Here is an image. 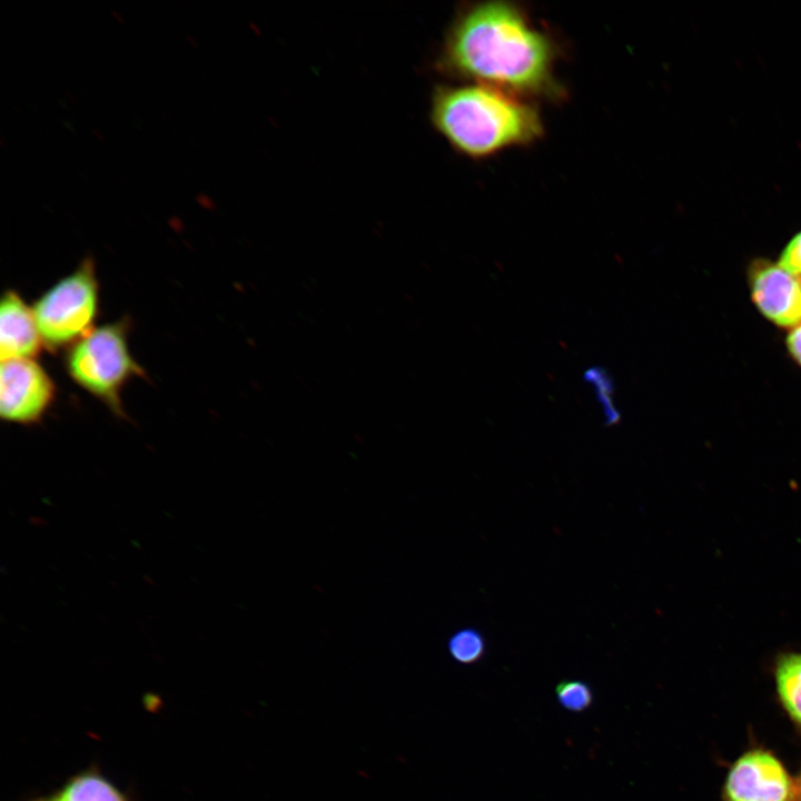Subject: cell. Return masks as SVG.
<instances>
[{
    "instance_id": "obj_1",
    "label": "cell",
    "mask_w": 801,
    "mask_h": 801,
    "mask_svg": "<svg viewBox=\"0 0 801 801\" xmlns=\"http://www.w3.org/2000/svg\"><path fill=\"white\" fill-rule=\"evenodd\" d=\"M555 48L516 6L488 1L459 11L437 67L444 73L515 95L545 93L554 85Z\"/></svg>"
},
{
    "instance_id": "obj_2",
    "label": "cell",
    "mask_w": 801,
    "mask_h": 801,
    "mask_svg": "<svg viewBox=\"0 0 801 801\" xmlns=\"http://www.w3.org/2000/svg\"><path fill=\"white\" fill-rule=\"evenodd\" d=\"M429 117L455 151L476 159L533 142L543 134L540 113L531 103L478 82L436 87Z\"/></svg>"
},
{
    "instance_id": "obj_3",
    "label": "cell",
    "mask_w": 801,
    "mask_h": 801,
    "mask_svg": "<svg viewBox=\"0 0 801 801\" xmlns=\"http://www.w3.org/2000/svg\"><path fill=\"white\" fill-rule=\"evenodd\" d=\"M128 329L127 320L101 325L69 347L66 356L71 379L120 416V393L126 383L144 373L130 354Z\"/></svg>"
},
{
    "instance_id": "obj_4",
    "label": "cell",
    "mask_w": 801,
    "mask_h": 801,
    "mask_svg": "<svg viewBox=\"0 0 801 801\" xmlns=\"http://www.w3.org/2000/svg\"><path fill=\"white\" fill-rule=\"evenodd\" d=\"M99 308V284L95 261L85 258L32 306L43 345L50 349L71 347L93 329Z\"/></svg>"
},
{
    "instance_id": "obj_5",
    "label": "cell",
    "mask_w": 801,
    "mask_h": 801,
    "mask_svg": "<svg viewBox=\"0 0 801 801\" xmlns=\"http://www.w3.org/2000/svg\"><path fill=\"white\" fill-rule=\"evenodd\" d=\"M722 801H798L797 779L770 749L753 746L736 756L724 775Z\"/></svg>"
},
{
    "instance_id": "obj_6",
    "label": "cell",
    "mask_w": 801,
    "mask_h": 801,
    "mask_svg": "<svg viewBox=\"0 0 801 801\" xmlns=\"http://www.w3.org/2000/svg\"><path fill=\"white\" fill-rule=\"evenodd\" d=\"M55 383L33 358L9 359L0 367V416L17 424L40 421L55 399Z\"/></svg>"
},
{
    "instance_id": "obj_7",
    "label": "cell",
    "mask_w": 801,
    "mask_h": 801,
    "mask_svg": "<svg viewBox=\"0 0 801 801\" xmlns=\"http://www.w3.org/2000/svg\"><path fill=\"white\" fill-rule=\"evenodd\" d=\"M751 294L760 312L782 327L801 324V279L779 264L758 261L751 271Z\"/></svg>"
},
{
    "instance_id": "obj_8",
    "label": "cell",
    "mask_w": 801,
    "mask_h": 801,
    "mask_svg": "<svg viewBox=\"0 0 801 801\" xmlns=\"http://www.w3.org/2000/svg\"><path fill=\"white\" fill-rule=\"evenodd\" d=\"M43 346L32 307L14 290H6L0 306V356L9 359L33 358Z\"/></svg>"
},
{
    "instance_id": "obj_9",
    "label": "cell",
    "mask_w": 801,
    "mask_h": 801,
    "mask_svg": "<svg viewBox=\"0 0 801 801\" xmlns=\"http://www.w3.org/2000/svg\"><path fill=\"white\" fill-rule=\"evenodd\" d=\"M30 801H131L97 768L70 777L58 790Z\"/></svg>"
},
{
    "instance_id": "obj_10",
    "label": "cell",
    "mask_w": 801,
    "mask_h": 801,
    "mask_svg": "<svg viewBox=\"0 0 801 801\" xmlns=\"http://www.w3.org/2000/svg\"><path fill=\"white\" fill-rule=\"evenodd\" d=\"M773 679L778 703L801 735V653L779 655L774 662Z\"/></svg>"
},
{
    "instance_id": "obj_11",
    "label": "cell",
    "mask_w": 801,
    "mask_h": 801,
    "mask_svg": "<svg viewBox=\"0 0 801 801\" xmlns=\"http://www.w3.org/2000/svg\"><path fill=\"white\" fill-rule=\"evenodd\" d=\"M447 652L458 664L473 665L486 654L487 642L476 627L466 626L454 631L447 639Z\"/></svg>"
},
{
    "instance_id": "obj_12",
    "label": "cell",
    "mask_w": 801,
    "mask_h": 801,
    "mask_svg": "<svg viewBox=\"0 0 801 801\" xmlns=\"http://www.w3.org/2000/svg\"><path fill=\"white\" fill-rule=\"evenodd\" d=\"M557 702L567 711L583 712L591 708L594 694L589 683L582 680H564L556 684Z\"/></svg>"
},
{
    "instance_id": "obj_13",
    "label": "cell",
    "mask_w": 801,
    "mask_h": 801,
    "mask_svg": "<svg viewBox=\"0 0 801 801\" xmlns=\"http://www.w3.org/2000/svg\"><path fill=\"white\" fill-rule=\"evenodd\" d=\"M778 264L790 274L801 276V231L785 246Z\"/></svg>"
},
{
    "instance_id": "obj_14",
    "label": "cell",
    "mask_w": 801,
    "mask_h": 801,
    "mask_svg": "<svg viewBox=\"0 0 801 801\" xmlns=\"http://www.w3.org/2000/svg\"><path fill=\"white\" fill-rule=\"evenodd\" d=\"M787 345L793 358L801 365V324L789 334Z\"/></svg>"
},
{
    "instance_id": "obj_15",
    "label": "cell",
    "mask_w": 801,
    "mask_h": 801,
    "mask_svg": "<svg viewBox=\"0 0 801 801\" xmlns=\"http://www.w3.org/2000/svg\"><path fill=\"white\" fill-rule=\"evenodd\" d=\"M196 200L201 207L205 208H212V205H215L210 197L205 194L197 195Z\"/></svg>"
},
{
    "instance_id": "obj_16",
    "label": "cell",
    "mask_w": 801,
    "mask_h": 801,
    "mask_svg": "<svg viewBox=\"0 0 801 801\" xmlns=\"http://www.w3.org/2000/svg\"><path fill=\"white\" fill-rule=\"evenodd\" d=\"M795 779H797V797H798V801H801V771L795 777Z\"/></svg>"
}]
</instances>
